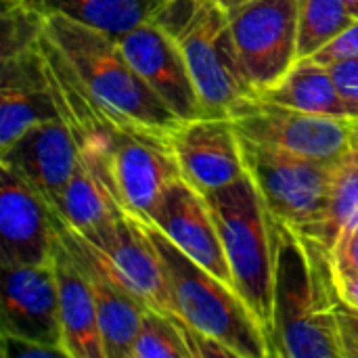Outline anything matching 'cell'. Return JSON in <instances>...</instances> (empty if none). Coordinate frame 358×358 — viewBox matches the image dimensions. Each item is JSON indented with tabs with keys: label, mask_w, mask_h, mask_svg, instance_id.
I'll use <instances>...</instances> for the list:
<instances>
[{
	"label": "cell",
	"mask_w": 358,
	"mask_h": 358,
	"mask_svg": "<svg viewBox=\"0 0 358 358\" xmlns=\"http://www.w3.org/2000/svg\"><path fill=\"white\" fill-rule=\"evenodd\" d=\"M275 277L271 358H344L334 252L273 218Z\"/></svg>",
	"instance_id": "1"
},
{
	"label": "cell",
	"mask_w": 358,
	"mask_h": 358,
	"mask_svg": "<svg viewBox=\"0 0 358 358\" xmlns=\"http://www.w3.org/2000/svg\"><path fill=\"white\" fill-rule=\"evenodd\" d=\"M44 34L65 55L90 94L120 122L166 138L182 124L138 76L117 38L63 15L44 17Z\"/></svg>",
	"instance_id": "2"
},
{
	"label": "cell",
	"mask_w": 358,
	"mask_h": 358,
	"mask_svg": "<svg viewBox=\"0 0 358 358\" xmlns=\"http://www.w3.org/2000/svg\"><path fill=\"white\" fill-rule=\"evenodd\" d=\"M141 222L162 256L178 317L191 329L224 344L235 358H271L266 331L241 294L189 258L151 220Z\"/></svg>",
	"instance_id": "3"
},
{
	"label": "cell",
	"mask_w": 358,
	"mask_h": 358,
	"mask_svg": "<svg viewBox=\"0 0 358 358\" xmlns=\"http://www.w3.org/2000/svg\"><path fill=\"white\" fill-rule=\"evenodd\" d=\"M206 201L216 220L235 287L268 338L275 277L273 216L248 174L206 193Z\"/></svg>",
	"instance_id": "4"
},
{
	"label": "cell",
	"mask_w": 358,
	"mask_h": 358,
	"mask_svg": "<svg viewBox=\"0 0 358 358\" xmlns=\"http://www.w3.org/2000/svg\"><path fill=\"white\" fill-rule=\"evenodd\" d=\"M174 38L189 65L203 115L229 117L241 101L256 96L241 67L229 13L214 0H201Z\"/></svg>",
	"instance_id": "5"
},
{
	"label": "cell",
	"mask_w": 358,
	"mask_h": 358,
	"mask_svg": "<svg viewBox=\"0 0 358 358\" xmlns=\"http://www.w3.org/2000/svg\"><path fill=\"white\" fill-rule=\"evenodd\" d=\"M245 172L256 185L271 216L298 233H308L327 206L336 164L281 153L241 136Z\"/></svg>",
	"instance_id": "6"
},
{
	"label": "cell",
	"mask_w": 358,
	"mask_h": 358,
	"mask_svg": "<svg viewBox=\"0 0 358 358\" xmlns=\"http://www.w3.org/2000/svg\"><path fill=\"white\" fill-rule=\"evenodd\" d=\"M229 117L239 136L302 159L336 164L357 149L350 117L306 113L260 96L241 101Z\"/></svg>",
	"instance_id": "7"
},
{
	"label": "cell",
	"mask_w": 358,
	"mask_h": 358,
	"mask_svg": "<svg viewBox=\"0 0 358 358\" xmlns=\"http://www.w3.org/2000/svg\"><path fill=\"white\" fill-rule=\"evenodd\" d=\"M300 0H252L229 13L243 73L260 96L298 61Z\"/></svg>",
	"instance_id": "8"
},
{
	"label": "cell",
	"mask_w": 358,
	"mask_h": 358,
	"mask_svg": "<svg viewBox=\"0 0 358 358\" xmlns=\"http://www.w3.org/2000/svg\"><path fill=\"white\" fill-rule=\"evenodd\" d=\"M82 235L92 243L122 287L141 304L187 325L174 308L162 256L138 216L122 212L113 220Z\"/></svg>",
	"instance_id": "9"
},
{
	"label": "cell",
	"mask_w": 358,
	"mask_h": 358,
	"mask_svg": "<svg viewBox=\"0 0 358 358\" xmlns=\"http://www.w3.org/2000/svg\"><path fill=\"white\" fill-rule=\"evenodd\" d=\"M52 222L59 239L63 241V245L67 248V252L78 262L84 277L90 283L96 313H99L105 355L107 358H130V350L141 329V321L147 306L141 304L128 289L122 287V283L103 264L92 243L80 231H76L67 220H63L55 208H52Z\"/></svg>",
	"instance_id": "10"
},
{
	"label": "cell",
	"mask_w": 358,
	"mask_h": 358,
	"mask_svg": "<svg viewBox=\"0 0 358 358\" xmlns=\"http://www.w3.org/2000/svg\"><path fill=\"white\" fill-rule=\"evenodd\" d=\"M117 40L138 76L180 122L206 117L176 38L155 19L141 23Z\"/></svg>",
	"instance_id": "11"
},
{
	"label": "cell",
	"mask_w": 358,
	"mask_h": 358,
	"mask_svg": "<svg viewBox=\"0 0 358 358\" xmlns=\"http://www.w3.org/2000/svg\"><path fill=\"white\" fill-rule=\"evenodd\" d=\"M2 334L63 350L59 285L52 262L2 264Z\"/></svg>",
	"instance_id": "12"
},
{
	"label": "cell",
	"mask_w": 358,
	"mask_h": 358,
	"mask_svg": "<svg viewBox=\"0 0 358 358\" xmlns=\"http://www.w3.org/2000/svg\"><path fill=\"white\" fill-rule=\"evenodd\" d=\"M111 172L124 210L138 218H151L168 187L182 176L170 138L143 130L117 134Z\"/></svg>",
	"instance_id": "13"
},
{
	"label": "cell",
	"mask_w": 358,
	"mask_h": 358,
	"mask_svg": "<svg viewBox=\"0 0 358 358\" xmlns=\"http://www.w3.org/2000/svg\"><path fill=\"white\" fill-rule=\"evenodd\" d=\"M182 178L203 195L243 178L241 136L231 117H197L182 122L170 136Z\"/></svg>",
	"instance_id": "14"
},
{
	"label": "cell",
	"mask_w": 358,
	"mask_h": 358,
	"mask_svg": "<svg viewBox=\"0 0 358 358\" xmlns=\"http://www.w3.org/2000/svg\"><path fill=\"white\" fill-rule=\"evenodd\" d=\"M2 264H50L57 241L52 206L17 172L0 166Z\"/></svg>",
	"instance_id": "15"
},
{
	"label": "cell",
	"mask_w": 358,
	"mask_h": 358,
	"mask_svg": "<svg viewBox=\"0 0 358 358\" xmlns=\"http://www.w3.org/2000/svg\"><path fill=\"white\" fill-rule=\"evenodd\" d=\"M147 220H151L189 258L222 279L227 285L235 287L218 227L206 195L189 185L182 176L168 187L155 212Z\"/></svg>",
	"instance_id": "16"
},
{
	"label": "cell",
	"mask_w": 358,
	"mask_h": 358,
	"mask_svg": "<svg viewBox=\"0 0 358 358\" xmlns=\"http://www.w3.org/2000/svg\"><path fill=\"white\" fill-rule=\"evenodd\" d=\"M78 159V145L59 115L29 128L6 151H0V166L17 172L52 208L69 182Z\"/></svg>",
	"instance_id": "17"
},
{
	"label": "cell",
	"mask_w": 358,
	"mask_h": 358,
	"mask_svg": "<svg viewBox=\"0 0 358 358\" xmlns=\"http://www.w3.org/2000/svg\"><path fill=\"white\" fill-rule=\"evenodd\" d=\"M48 92L40 46L2 59L0 84V151H6L29 128L57 117Z\"/></svg>",
	"instance_id": "18"
},
{
	"label": "cell",
	"mask_w": 358,
	"mask_h": 358,
	"mask_svg": "<svg viewBox=\"0 0 358 358\" xmlns=\"http://www.w3.org/2000/svg\"><path fill=\"white\" fill-rule=\"evenodd\" d=\"M52 266L59 285L63 350L67 358H107L88 279L57 235Z\"/></svg>",
	"instance_id": "19"
},
{
	"label": "cell",
	"mask_w": 358,
	"mask_h": 358,
	"mask_svg": "<svg viewBox=\"0 0 358 358\" xmlns=\"http://www.w3.org/2000/svg\"><path fill=\"white\" fill-rule=\"evenodd\" d=\"M55 210L80 233H90L126 212L113 174L101 168H92L82 159H78V166L65 185Z\"/></svg>",
	"instance_id": "20"
},
{
	"label": "cell",
	"mask_w": 358,
	"mask_h": 358,
	"mask_svg": "<svg viewBox=\"0 0 358 358\" xmlns=\"http://www.w3.org/2000/svg\"><path fill=\"white\" fill-rule=\"evenodd\" d=\"M260 99L306 113L350 117L336 88L329 65L315 59H298L273 88L260 94Z\"/></svg>",
	"instance_id": "21"
},
{
	"label": "cell",
	"mask_w": 358,
	"mask_h": 358,
	"mask_svg": "<svg viewBox=\"0 0 358 358\" xmlns=\"http://www.w3.org/2000/svg\"><path fill=\"white\" fill-rule=\"evenodd\" d=\"M44 17L63 15L71 21L122 38L155 17L162 0H27Z\"/></svg>",
	"instance_id": "22"
},
{
	"label": "cell",
	"mask_w": 358,
	"mask_h": 358,
	"mask_svg": "<svg viewBox=\"0 0 358 358\" xmlns=\"http://www.w3.org/2000/svg\"><path fill=\"white\" fill-rule=\"evenodd\" d=\"M358 224V149L346 155L334 174L323 218L302 233L334 252V248Z\"/></svg>",
	"instance_id": "23"
},
{
	"label": "cell",
	"mask_w": 358,
	"mask_h": 358,
	"mask_svg": "<svg viewBox=\"0 0 358 358\" xmlns=\"http://www.w3.org/2000/svg\"><path fill=\"white\" fill-rule=\"evenodd\" d=\"M357 19L344 0H300L298 59L315 57Z\"/></svg>",
	"instance_id": "24"
},
{
	"label": "cell",
	"mask_w": 358,
	"mask_h": 358,
	"mask_svg": "<svg viewBox=\"0 0 358 358\" xmlns=\"http://www.w3.org/2000/svg\"><path fill=\"white\" fill-rule=\"evenodd\" d=\"M195 338V329L147 308L130 358H193Z\"/></svg>",
	"instance_id": "25"
},
{
	"label": "cell",
	"mask_w": 358,
	"mask_h": 358,
	"mask_svg": "<svg viewBox=\"0 0 358 358\" xmlns=\"http://www.w3.org/2000/svg\"><path fill=\"white\" fill-rule=\"evenodd\" d=\"M44 15L29 2H2L0 59H10L40 46Z\"/></svg>",
	"instance_id": "26"
},
{
	"label": "cell",
	"mask_w": 358,
	"mask_h": 358,
	"mask_svg": "<svg viewBox=\"0 0 358 358\" xmlns=\"http://www.w3.org/2000/svg\"><path fill=\"white\" fill-rule=\"evenodd\" d=\"M329 69L350 117L358 120V59L334 63L329 65Z\"/></svg>",
	"instance_id": "27"
},
{
	"label": "cell",
	"mask_w": 358,
	"mask_h": 358,
	"mask_svg": "<svg viewBox=\"0 0 358 358\" xmlns=\"http://www.w3.org/2000/svg\"><path fill=\"white\" fill-rule=\"evenodd\" d=\"M310 59H315L319 63H325V65L358 59V19L350 27H346L336 40H331L323 50H319Z\"/></svg>",
	"instance_id": "28"
},
{
	"label": "cell",
	"mask_w": 358,
	"mask_h": 358,
	"mask_svg": "<svg viewBox=\"0 0 358 358\" xmlns=\"http://www.w3.org/2000/svg\"><path fill=\"white\" fill-rule=\"evenodd\" d=\"M336 321L344 358H358V308L340 298L336 304Z\"/></svg>",
	"instance_id": "29"
},
{
	"label": "cell",
	"mask_w": 358,
	"mask_h": 358,
	"mask_svg": "<svg viewBox=\"0 0 358 358\" xmlns=\"http://www.w3.org/2000/svg\"><path fill=\"white\" fill-rule=\"evenodd\" d=\"M2 355L4 358H67L59 348H48L8 334H2Z\"/></svg>",
	"instance_id": "30"
},
{
	"label": "cell",
	"mask_w": 358,
	"mask_h": 358,
	"mask_svg": "<svg viewBox=\"0 0 358 358\" xmlns=\"http://www.w3.org/2000/svg\"><path fill=\"white\" fill-rule=\"evenodd\" d=\"M336 271L344 275H358V224L334 248Z\"/></svg>",
	"instance_id": "31"
},
{
	"label": "cell",
	"mask_w": 358,
	"mask_h": 358,
	"mask_svg": "<svg viewBox=\"0 0 358 358\" xmlns=\"http://www.w3.org/2000/svg\"><path fill=\"white\" fill-rule=\"evenodd\" d=\"M336 281H338V292L344 302L358 308V275H344L336 271Z\"/></svg>",
	"instance_id": "32"
},
{
	"label": "cell",
	"mask_w": 358,
	"mask_h": 358,
	"mask_svg": "<svg viewBox=\"0 0 358 358\" xmlns=\"http://www.w3.org/2000/svg\"><path fill=\"white\" fill-rule=\"evenodd\" d=\"M218 6H222L224 10H233V8H237V6H241V4H248V2H252V0H214Z\"/></svg>",
	"instance_id": "33"
},
{
	"label": "cell",
	"mask_w": 358,
	"mask_h": 358,
	"mask_svg": "<svg viewBox=\"0 0 358 358\" xmlns=\"http://www.w3.org/2000/svg\"><path fill=\"white\" fill-rule=\"evenodd\" d=\"M344 2L348 4V8L358 17V0H344Z\"/></svg>",
	"instance_id": "34"
},
{
	"label": "cell",
	"mask_w": 358,
	"mask_h": 358,
	"mask_svg": "<svg viewBox=\"0 0 358 358\" xmlns=\"http://www.w3.org/2000/svg\"><path fill=\"white\" fill-rule=\"evenodd\" d=\"M352 134H355V147L358 149V120H355V126H352Z\"/></svg>",
	"instance_id": "35"
},
{
	"label": "cell",
	"mask_w": 358,
	"mask_h": 358,
	"mask_svg": "<svg viewBox=\"0 0 358 358\" xmlns=\"http://www.w3.org/2000/svg\"><path fill=\"white\" fill-rule=\"evenodd\" d=\"M2 2H27V0H2Z\"/></svg>",
	"instance_id": "36"
}]
</instances>
